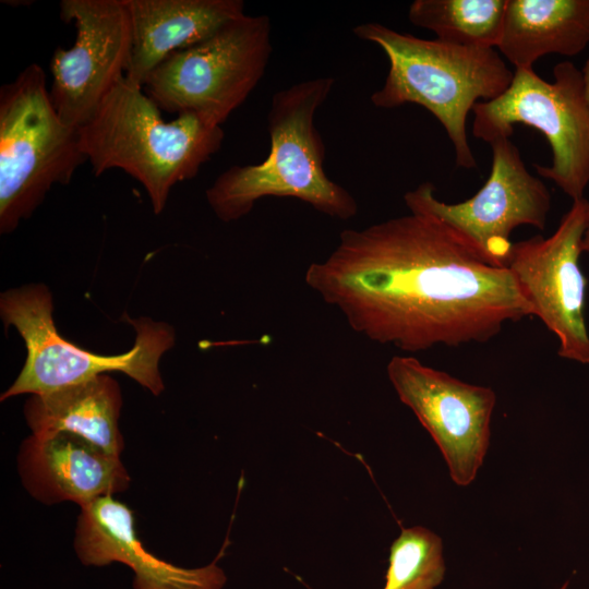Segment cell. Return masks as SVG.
<instances>
[{"mask_svg":"<svg viewBox=\"0 0 589 589\" xmlns=\"http://www.w3.org/2000/svg\"><path fill=\"white\" fill-rule=\"evenodd\" d=\"M386 373L399 400L437 445L452 481L470 485L489 450L495 392L425 365L412 354L393 357Z\"/></svg>","mask_w":589,"mask_h":589,"instance_id":"cell-10","label":"cell"},{"mask_svg":"<svg viewBox=\"0 0 589 589\" xmlns=\"http://www.w3.org/2000/svg\"><path fill=\"white\" fill-rule=\"evenodd\" d=\"M74 549L84 565L121 562L134 572V589H223L224 570L216 561L199 568L172 565L146 550L137 537L133 512L112 495L81 507Z\"/></svg>","mask_w":589,"mask_h":589,"instance_id":"cell-13","label":"cell"},{"mask_svg":"<svg viewBox=\"0 0 589 589\" xmlns=\"http://www.w3.org/2000/svg\"><path fill=\"white\" fill-rule=\"evenodd\" d=\"M271 34L267 15L243 14L165 59L144 82L147 95L161 110L194 112L221 125L263 77Z\"/></svg>","mask_w":589,"mask_h":589,"instance_id":"cell-8","label":"cell"},{"mask_svg":"<svg viewBox=\"0 0 589 589\" xmlns=\"http://www.w3.org/2000/svg\"><path fill=\"white\" fill-rule=\"evenodd\" d=\"M304 280L353 332L408 353L486 342L505 324L533 316L507 267L489 264L421 213L342 230Z\"/></svg>","mask_w":589,"mask_h":589,"instance_id":"cell-1","label":"cell"},{"mask_svg":"<svg viewBox=\"0 0 589 589\" xmlns=\"http://www.w3.org/2000/svg\"><path fill=\"white\" fill-rule=\"evenodd\" d=\"M445 574L442 538L422 526L404 528L389 548L383 589H436Z\"/></svg>","mask_w":589,"mask_h":589,"instance_id":"cell-19","label":"cell"},{"mask_svg":"<svg viewBox=\"0 0 589 589\" xmlns=\"http://www.w3.org/2000/svg\"><path fill=\"white\" fill-rule=\"evenodd\" d=\"M353 34L377 45L389 62L384 84L371 95V103L382 109L406 104L424 107L446 131L456 165L476 168L467 136L468 115L477 103L498 97L514 77L496 49L419 38L377 22L360 24Z\"/></svg>","mask_w":589,"mask_h":589,"instance_id":"cell-4","label":"cell"},{"mask_svg":"<svg viewBox=\"0 0 589 589\" xmlns=\"http://www.w3.org/2000/svg\"><path fill=\"white\" fill-rule=\"evenodd\" d=\"M472 135L489 144L510 137L516 124L533 128L548 140L551 166L534 165L573 202L589 184V106L581 73L570 61L553 68L549 82L533 69H514L509 86L496 98L473 106Z\"/></svg>","mask_w":589,"mask_h":589,"instance_id":"cell-7","label":"cell"},{"mask_svg":"<svg viewBox=\"0 0 589 589\" xmlns=\"http://www.w3.org/2000/svg\"><path fill=\"white\" fill-rule=\"evenodd\" d=\"M52 297L43 284L3 292L0 313L5 328L13 325L23 338L27 356L19 376L1 400L21 394H44L88 381L107 372H122L154 395L164 390L158 363L175 344V332L163 322L128 317L136 332L133 347L105 356L87 351L59 335L52 318Z\"/></svg>","mask_w":589,"mask_h":589,"instance_id":"cell-6","label":"cell"},{"mask_svg":"<svg viewBox=\"0 0 589 589\" xmlns=\"http://www.w3.org/2000/svg\"><path fill=\"white\" fill-rule=\"evenodd\" d=\"M60 15L74 23L76 38L71 48L55 49L49 93L61 120L79 129L127 74L131 16L127 0H63Z\"/></svg>","mask_w":589,"mask_h":589,"instance_id":"cell-12","label":"cell"},{"mask_svg":"<svg viewBox=\"0 0 589 589\" xmlns=\"http://www.w3.org/2000/svg\"><path fill=\"white\" fill-rule=\"evenodd\" d=\"M143 86L123 76L79 128L95 176L121 169L146 190L153 211H164L175 184L194 178L221 147L225 133L194 112L166 122Z\"/></svg>","mask_w":589,"mask_h":589,"instance_id":"cell-2","label":"cell"},{"mask_svg":"<svg viewBox=\"0 0 589 589\" xmlns=\"http://www.w3.org/2000/svg\"><path fill=\"white\" fill-rule=\"evenodd\" d=\"M507 0H414L408 19L445 43L496 48L501 41Z\"/></svg>","mask_w":589,"mask_h":589,"instance_id":"cell-18","label":"cell"},{"mask_svg":"<svg viewBox=\"0 0 589 589\" xmlns=\"http://www.w3.org/2000/svg\"><path fill=\"white\" fill-rule=\"evenodd\" d=\"M581 249H582V253L589 254V206H588V212H587L586 227H585L582 241H581Z\"/></svg>","mask_w":589,"mask_h":589,"instance_id":"cell-21","label":"cell"},{"mask_svg":"<svg viewBox=\"0 0 589 589\" xmlns=\"http://www.w3.org/2000/svg\"><path fill=\"white\" fill-rule=\"evenodd\" d=\"M589 45V0H507L498 51L515 69L575 57Z\"/></svg>","mask_w":589,"mask_h":589,"instance_id":"cell-17","label":"cell"},{"mask_svg":"<svg viewBox=\"0 0 589 589\" xmlns=\"http://www.w3.org/2000/svg\"><path fill=\"white\" fill-rule=\"evenodd\" d=\"M580 73L582 80L584 95L589 106V57L586 60L584 67L581 68Z\"/></svg>","mask_w":589,"mask_h":589,"instance_id":"cell-20","label":"cell"},{"mask_svg":"<svg viewBox=\"0 0 589 589\" xmlns=\"http://www.w3.org/2000/svg\"><path fill=\"white\" fill-rule=\"evenodd\" d=\"M569 586V581H565L561 587H558L557 589H567Z\"/></svg>","mask_w":589,"mask_h":589,"instance_id":"cell-22","label":"cell"},{"mask_svg":"<svg viewBox=\"0 0 589 589\" xmlns=\"http://www.w3.org/2000/svg\"><path fill=\"white\" fill-rule=\"evenodd\" d=\"M121 407L119 384L109 375L100 374L49 393L31 395L24 416L35 435L72 433L110 455L120 456L123 448L119 430Z\"/></svg>","mask_w":589,"mask_h":589,"instance_id":"cell-16","label":"cell"},{"mask_svg":"<svg viewBox=\"0 0 589 589\" xmlns=\"http://www.w3.org/2000/svg\"><path fill=\"white\" fill-rule=\"evenodd\" d=\"M335 80L302 81L276 92L267 115L271 149L255 165L232 166L207 188L205 196L223 221L248 215L266 196L294 197L317 212L346 220L358 213L352 194L324 170L325 146L314 124Z\"/></svg>","mask_w":589,"mask_h":589,"instance_id":"cell-3","label":"cell"},{"mask_svg":"<svg viewBox=\"0 0 589 589\" xmlns=\"http://www.w3.org/2000/svg\"><path fill=\"white\" fill-rule=\"evenodd\" d=\"M132 52L127 76L144 85L171 53L203 41L242 16V0H127Z\"/></svg>","mask_w":589,"mask_h":589,"instance_id":"cell-15","label":"cell"},{"mask_svg":"<svg viewBox=\"0 0 589 589\" xmlns=\"http://www.w3.org/2000/svg\"><path fill=\"white\" fill-rule=\"evenodd\" d=\"M87 161L79 129L56 111L44 69L31 63L0 88V232H13L55 184Z\"/></svg>","mask_w":589,"mask_h":589,"instance_id":"cell-5","label":"cell"},{"mask_svg":"<svg viewBox=\"0 0 589 589\" xmlns=\"http://www.w3.org/2000/svg\"><path fill=\"white\" fill-rule=\"evenodd\" d=\"M17 461L25 489L47 505L71 501L83 507L125 491L130 483L120 456L67 432L32 434L22 443Z\"/></svg>","mask_w":589,"mask_h":589,"instance_id":"cell-14","label":"cell"},{"mask_svg":"<svg viewBox=\"0 0 589 589\" xmlns=\"http://www.w3.org/2000/svg\"><path fill=\"white\" fill-rule=\"evenodd\" d=\"M589 201L573 202L556 230L514 242L506 267L525 297L558 341V357L589 364L586 289L579 257Z\"/></svg>","mask_w":589,"mask_h":589,"instance_id":"cell-11","label":"cell"},{"mask_svg":"<svg viewBox=\"0 0 589 589\" xmlns=\"http://www.w3.org/2000/svg\"><path fill=\"white\" fill-rule=\"evenodd\" d=\"M490 146L489 178L471 197L449 204L424 182L408 191L404 201L409 212L434 217L489 264L506 267L512 232L520 226L543 230L552 196L542 179L529 172L510 137H498Z\"/></svg>","mask_w":589,"mask_h":589,"instance_id":"cell-9","label":"cell"}]
</instances>
